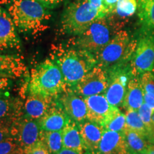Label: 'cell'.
<instances>
[{
  "label": "cell",
  "instance_id": "6da1fadb",
  "mask_svg": "<svg viewBox=\"0 0 154 154\" xmlns=\"http://www.w3.org/2000/svg\"><path fill=\"white\" fill-rule=\"evenodd\" d=\"M52 60L60 68L66 86L72 88L97 65L93 54L73 47H56Z\"/></svg>",
  "mask_w": 154,
  "mask_h": 154
},
{
  "label": "cell",
  "instance_id": "7a4b0ae2",
  "mask_svg": "<svg viewBox=\"0 0 154 154\" xmlns=\"http://www.w3.org/2000/svg\"><path fill=\"white\" fill-rule=\"evenodd\" d=\"M66 87L61 69L52 59H47L32 70L29 94L57 98L66 91Z\"/></svg>",
  "mask_w": 154,
  "mask_h": 154
},
{
  "label": "cell",
  "instance_id": "3957f363",
  "mask_svg": "<svg viewBox=\"0 0 154 154\" xmlns=\"http://www.w3.org/2000/svg\"><path fill=\"white\" fill-rule=\"evenodd\" d=\"M106 17L88 1H76L63 11L61 20V29L64 33L79 35L96 19Z\"/></svg>",
  "mask_w": 154,
  "mask_h": 154
},
{
  "label": "cell",
  "instance_id": "277c9868",
  "mask_svg": "<svg viewBox=\"0 0 154 154\" xmlns=\"http://www.w3.org/2000/svg\"><path fill=\"white\" fill-rule=\"evenodd\" d=\"M8 12L16 27L24 32L38 31L49 17L46 7L36 0H12Z\"/></svg>",
  "mask_w": 154,
  "mask_h": 154
},
{
  "label": "cell",
  "instance_id": "5b68a950",
  "mask_svg": "<svg viewBox=\"0 0 154 154\" xmlns=\"http://www.w3.org/2000/svg\"><path fill=\"white\" fill-rule=\"evenodd\" d=\"M137 42H131L129 34L125 30L115 34L105 47L96 54L97 64L106 69L131 60Z\"/></svg>",
  "mask_w": 154,
  "mask_h": 154
},
{
  "label": "cell",
  "instance_id": "8992f818",
  "mask_svg": "<svg viewBox=\"0 0 154 154\" xmlns=\"http://www.w3.org/2000/svg\"><path fill=\"white\" fill-rule=\"evenodd\" d=\"M106 17L96 19L84 32L77 35L73 47L85 50L94 55L99 52L115 35Z\"/></svg>",
  "mask_w": 154,
  "mask_h": 154
},
{
  "label": "cell",
  "instance_id": "52a82bcc",
  "mask_svg": "<svg viewBox=\"0 0 154 154\" xmlns=\"http://www.w3.org/2000/svg\"><path fill=\"white\" fill-rule=\"evenodd\" d=\"M106 70L109 84L104 95L111 105L118 107L123 104L127 86L133 76L130 63H122Z\"/></svg>",
  "mask_w": 154,
  "mask_h": 154
},
{
  "label": "cell",
  "instance_id": "ba28073f",
  "mask_svg": "<svg viewBox=\"0 0 154 154\" xmlns=\"http://www.w3.org/2000/svg\"><path fill=\"white\" fill-rule=\"evenodd\" d=\"M154 66V34L146 33L140 36L130 61L134 76H140L153 71Z\"/></svg>",
  "mask_w": 154,
  "mask_h": 154
},
{
  "label": "cell",
  "instance_id": "9c48e42d",
  "mask_svg": "<svg viewBox=\"0 0 154 154\" xmlns=\"http://www.w3.org/2000/svg\"><path fill=\"white\" fill-rule=\"evenodd\" d=\"M109 84L107 70L96 65L71 89L82 97L105 93Z\"/></svg>",
  "mask_w": 154,
  "mask_h": 154
},
{
  "label": "cell",
  "instance_id": "30bf717a",
  "mask_svg": "<svg viewBox=\"0 0 154 154\" xmlns=\"http://www.w3.org/2000/svg\"><path fill=\"white\" fill-rule=\"evenodd\" d=\"M87 106V120L104 125L119 111V108L108 101L104 94H97L84 98Z\"/></svg>",
  "mask_w": 154,
  "mask_h": 154
},
{
  "label": "cell",
  "instance_id": "8fae6325",
  "mask_svg": "<svg viewBox=\"0 0 154 154\" xmlns=\"http://www.w3.org/2000/svg\"><path fill=\"white\" fill-rule=\"evenodd\" d=\"M11 134L22 149L29 147L40 140V128L38 122L29 117L20 119L12 126Z\"/></svg>",
  "mask_w": 154,
  "mask_h": 154
},
{
  "label": "cell",
  "instance_id": "7c38bea8",
  "mask_svg": "<svg viewBox=\"0 0 154 154\" xmlns=\"http://www.w3.org/2000/svg\"><path fill=\"white\" fill-rule=\"evenodd\" d=\"M57 98L58 103L72 121L80 123L87 119V106L82 96L69 89Z\"/></svg>",
  "mask_w": 154,
  "mask_h": 154
},
{
  "label": "cell",
  "instance_id": "4fadbf2b",
  "mask_svg": "<svg viewBox=\"0 0 154 154\" xmlns=\"http://www.w3.org/2000/svg\"><path fill=\"white\" fill-rule=\"evenodd\" d=\"M20 47L16 26L9 13L0 6V51L19 49Z\"/></svg>",
  "mask_w": 154,
  "mask_h": 154
},
{
  "label": "cell",
  "instance_id": "5bb4252c",
  "mask_svg": "<svg viewBox=\"0 0 154 154\" xmlns=\"http://www.w3.org/2000/svg\"><path fill=\"white\" fill-rule=\"evenodd\" d=\"M71 120L58 101H54L47 112L38 119V122L42 131H61Z\"/></svg>",
  "mask_w": 154,
  "mask_h": 154
},
{
  "label": "cell",
  "instance_id": "9a60e30c",
  "mask_svg": "<svg viewBox=\"0 0 154 154\" xmlns=\"http://www.w3.org/2000/svg\"><path fill=\"white\" fill-rule=\"evenodd\" d=\"M77 124L86 149L91 154H96L105 128L101 124L87 119Z\"/></svg>",
  "mask_w": 154,
  "mask_h": 154
},
{
  "label": "cell",
  "instance_id": "2e32d148",
  "mask_svg": "<svg viewBox=\"0 0 154 154\" xmlns=\"http://www.w3.org/2000/svg\"><path fill=\"white\" fill-rule=\"evenodd\" d=\"M128 152L129 151L123 133L104 130L96 154L126 153Z\"/></svg>",
  "mask_w": 154,
  "mask_h": 154
},
{
  "label": "cell",
  "instance_id": "e0dca14e",
  "mask_svg": "<svg viewBox=\"0 0 154 154\" xmlns=\"http://www.w3.org/2000/svg\"><path fill=\"white\" fill-rule=\"evenodd\" d=\"M21 104L17 99L0 96V126L11 129L20 119Z\"/></svg>",
  "mask_w": 154,
  "mask_h": 154
},
{
  "label": "cell",
  "instance_id": "ac0fdd59",
  "mask_svg": "<svg viewBox=\"0 0 154 154\" xmlns=\"http://www.w3.org/2000/svg\"><path fill=\"white\" fill-rule=\"evenodd\" d=\"M53 97L42 94H29L24 103V111L26 116L34 120H38L47 112L54 103Z\"/></svg>",
  "mask_w": 154,
  "mask_h": 154
},
{
  "label": "cell",
  "instance_id": "d6986e66",
  "mask_svg": "<svg viewBox=\"0 0 154 154\" xmlns=\"http://www.w3.org/2000/svg\"><path fill=\"white\" fill-rule=\"evenodd\" d=\"M143 103L144 91L140 76H133L127 86L122 106L126 111H138Z\"/></svg>",
  "mask_w": 154,
  "mask_h": 154
},
{
  "label": "cell",
  "instance_id": "ffe728a7",
  "mask_svg": "<svg viewBox=\"0 0 154 154\" xmlns=\"http://www.w3.org/2000/svg\"><path fill=\"white\" fill-rule=\"evenodd\" d=\"M63 148L73 150L82 154L89 153L86 149L76 122L71 120L62 130Z\"/></svg>",
  "mask_w": 154,
  "mask_h": 154
},
{
  "label": "cell",
  "instance_id": "44dd1931",
  "mask_svg": "<svg viewBox=\"0 0 154 154\" xmlns=\"http://www.w3.org/2000/svg\"><path fill=\"white\" fill-rule=\"evenodd\" d=\"M26 66L20 57L0 54V72L10 75L13 79L22 76Z\"/></svg>",
  "mask_w": 154,
  "mask_h": 154
},
{
  "label": "cell",
  "instance_id": "7402d4cb",
  "mask_svg": "<svg viewBox=\"0 0 154 154\" xmlns=\"http://www.w3.org/2000/svg\"><path fill=\"white\" fill-rule=\"evenodd\" d=\"M123 134L126 140L128 151L131 154L146 152L148 146L150 145L149 142L146 140V138L143 137L137 132L126 128L123 131Z\"/></svg>",
  "mask_w": 154,
  "mask_h": 154
},
{
  "label": "cell",
  "instance_id": "603a6c76",
  "mask_svg": "<svg viewBox=\"0 0 154 154\" xmlns=\"http://www.w3.org/2000/svg\"><path fill=\"white\" fill-rule=\"evenodd\" d=\"M137 9L142 25L148 30L154 29V0H138Z\"/></svg>",
  "mask_w": 154,
  "mask_h": 154
},
{
  "label": "cell",
  "instance_id": "cb8c5ba5",
  "mask_svg": "<svg viewBox=\"0 0 154 154\" xmlns=\"http://www.w3.org/2000/svg\"><path fill=\"white\" fill-rule=\"evenodd\" d=\"M40 140L47 146L51 154H57L63 149L62 131H44L41 130Z\"/></svg>",
  "mask_w": 154,
  "mask_h": 154
},
{
  "label": "cell",
  "instance_id": "d4e9b609",
  "mask_svg": "<svg viewBox=\"0 0 154 154\" xmlns=\"http://www.w3.org/2000/svg\"><path fill=\"white\" fill-rule=\"evenodd\" d=\"M125 115L127 128L137 132L144 138H149V133L138 111H126Z\"/></svg>",
  "mask_w": 154,
  "mask_h": 154
},
{
  "label": "cell",
  "instance_id": "484cf974",
  "mask_svg": "<svg viewBox=\"0 0 154 154\" xmlns=\"http://www.w3.org/2000/svg\"><path fill=\"white\" fill-rule=\"evenodd\" d=\"M138 9L136 0H119L116 7L115 12L123 18L131 17Z\"/></svg>",
  "mask_w": 154,
  "mask_h": 154
},
{
  "label": "cell",
  "instance_id": "4316f807",
  "mask_svg": "<svg viewBox=\"0 0 154 154\" xmlns=\"http://www.w3.org/2000/svg\"><path fill=\"white\" fill-rule=\"evenodd\" d=\"M103 128L106 130L123 133V131L126 128V115L121 112V111L119 110L104 125Z\"/></svg>",
  "mask_w": 154,
  "mask_h": 154
},
{
  "label": "cell",
  "instance_id": "83f0119b",
  "mask_svg": "<svg viewBox=\"0 0 154 154\" xmlns=\"http://www.w3.org/2000/svg\"><path fill=\"white\" fill-rule=\"evenodd\" d=\"M138 111L149 133V138L151 136H153L154 137V126L152 124L151 119L152 109L146 103H143Z\"/></svg>",
  "mask_w": 154,
  "mask_h": 154
},
{
  "label": "cell",
  "instance_id": "f1b7e54d",
  "mask_svg": "<svg viewBox=\"0 0 154 154\" xmlns=\"http://www.w3.org/2000/svg\"><path fill=\"white\" fill-rule=\"evenodd\" d=\"M22 149L14 138L0 141V154H22Z\"/></svg>",
  "mask_w": 154,
  "mask_h": 154
},
{
  "label": "cell",
  "instance_id": "f546056e",
  "mask_svg": "<svg viewBox=\"0 0 154 154\" xmlns=\"http://www.w3.org/2000/svg\"><path fill=\"white\" fill-rule=\"evenodd\" d=\"M144 94L154 97V74L151 72L144 73L140 76Z\"/></svg>",
  "mask_w": 154,
  "mask_h": 154
},
{
  "label": "cell",
  "instance_id": "4dcf8cb0",
  "mask_svg": "<svg viewBox=\"0 0 154 154\" xmlns=\"http://www.w3.org/2000/svg\"><path fill=\"white\" fill-rule=\"evenodd\" d=\"M22 154H51L42 140H38L34 145L22 149Z\"/></svg>",
  "mask_w": 154,
  "mask_h": 154
},
{
  "label": "cell",
  "instance_id": "1f68e13d",
  "mask_svg": "<svg viewBox=\"0 0 154 154\" xmlns=\"http://www.w3.org/2000/svg\"><path fill=\"white\" fill-rule=\"evenodd\" d=\"M118 1L119 0H103L102 9H103V12L106 15L114 13Z\"/></svg>",
  "mask_w": 154,
  "mask_h": 154
},
{
  "label": "cell",
  "instance_id": "d6a6232c",
  "mask_svg": "<svg viewBox=\"0 0 154 154\" xmlns=\"http://www.w3.org/2000/svg\"><path fill=\"white\" fill-rule=\"evenodd\" d=\"M11 79H13L10 75L0 72V91L9 88L11 84Z\"/></svg>",
  "mask_w": 154,
  "mask_h": 154
},
{
  "label": "cell",
  "instance_id": "836d02e7",
  "mask_svg": "<svg viewBox=\"0 0 154 154\" xmlns=\"http://www.w3.org/2000/svg\"><path fill=\"white\" fill-rule=\"evenodd\" d=\"M14 138L11 134V129L7 127L0 126V141Z\"/></svg>",
  "mask_w": 154,
  "mask_h": 154
},
{
  "label": "cell",
  "instance_id": "e575fe53",
  "mask_svg": "<svg viewBox=\"0 0 154 154\" xmlns=\"http://www.w3.org/2000/svg\"><path fill=\"white\" fill-rule=\"evenodd\" d=\"M46 7H53L61 3L63 0H36Z\"/></svg>",
  "mask_w": 154,
  "mask_h": 154
},
{
  "label": "cell",
  "instance_id": "d590c367",
  "mask_svg": "<svg viewBox=\"0 0 154 154\" xmlns=\"http://www.w3.org/2000/svg\"><path fill=\"white\" fill-rule=\"evenodd\" d=\"M144 103H146L151 109H154V97L144 94Z\"/></svg>",
  "mask_w": 154,
  "mask_h": 154
},
{
  "label": "cell",
  "instance_id": "8d00e7d4",
  "mask_svg": "<svg viewBox=\"0 0 154 154\" xmlns=\"http://www.w3.org/2000/svg\"><path fill=\"white\" fill-rule=\"evenodd\" d=\"M102 1H103V0H88V2H89L91 3L92 5L94 6V7H96V8L100 9V10H101L102 12L103 13V14H105V13L103 12V9H102Z\"/></svg>",
  "mask_w": 154,
  "mask_h": 154
},
{
  "label": "cell",
  "instance_id": "74e56055",
  "mask_svg": "<svg viewBox=\"0 0 154 154\" xmlns=\"http://www.w3.org/2000/svg\"><path fill=\"white\" fill-rule=\"evenodd\" d=\"M57 154H82V153H78V152L73 151V150L63 148V149H61V151ZM86 154H91V153H86Z\"/></svg>",
  "mask_w": 154,
  "mask_h": 154
},
{
  "label": "cell",
  "instance_id": "f35d334b",
  "mask_svg": "<svg viewBox=\"0 0 154 154\" xmlns=\"http://www.w3.org/2000/svg\"><path fill=\"white\" fill-rule=\"evenodd\" d=\"M148 154H154V144H150L146 151Z\"/></svg>",
  "mask_w": 154,
  "mask_h": 154
},
{
  "label": "cell",
  "instance_id": "ab89813d",
  "mask_svg": "<svg viewBox=\"0 0 154 154\" xmlns=\"http://www.w3.org/2000/svg\"><path fill=\"white\" fill-rule=\"evenodd\" d=\"M151 122L154 126V109H152L151 111Z\"/></svg>",
  "mask_w": 154,
  "mask_h": 154
},
{
  "label": "cell",
  "instance_id": "60d3db41",
  "mask_svg": "<svg viewBox=\"0 0 154 154\" xmlns=\"http://www.w3.org/2000/svg\"><path fill=\"white\" fill-rule=\"evenodd\" d=\"M109 154H131L130 153V152H128V153H109Z\"/></svg>",
  "mask_w": 154,
  "mask_h": 154
},
{
  "label": "cell",
  "instance_id": "b9f144b4",
  "mask_svg": "<svg viewBox=\"0 0 154 154\" xmlns=\"http://www.w3.org/2000/svg\"><path fill=\"white\" fill-rule=\"evenodd\" d=\"M6 0H0V2L1 3H5Z\"/></svg>",
  "mask_w": 154,
  "mask_h": 154
},
{
  "label": "cell",
  "instance_id": "7bdbcfd3",
  "mask_svg": "<svg viewBox=\"0 0 154 154\" xmlns=\"http://www.w3.org/2000/svg\"><path fill=\"white\" fill-rule=\"evenodd\" d=\"M137 154H148L146 152H143V153H137Z\"/></svg>",
  "mask_w": 154,
  "mask_h": 154
},
{
  "label": "cell",
  "instance_id": "ee69618b",
  "mask_svg": "<svg viewBox=\"0 0 154 154\" xmlns=\"http://www.w3.org/2000/svg\"><path fill=\"white\" fill-rule=\"evenodd\" d=\"M75 1H88V0H75Z\"/></svg>",
  "mask_w": 154,
  "mask_h": 154
},
{
  "label": "cell",
  "instance_id": "f6af8a7d",
  "mask_svg": "<svg viewBox=\"0 0 154 154\" xmlns=\"http://www.w3.org/2000/svg\"><path fill=\"white\" fill-rule=\"evenodd\" d=\"M152 73L154 74V66H153V71H152Z\"/></svg>",
  "mask_w": 154,
  "mask_h": 154
},
{
  "label": "cell",
  "instance_id": "bcb514c9",
  "mask_svg": "<svg viewBox=\"0 0 154 154\" xmlns=\"http://www.w3.org/2000/svg\"><path fill=\"white\" fill-rule=\"evenodd\" d=\"M2 92L0 91V96H2Z\"/></svg>",
  "mask_w": 154,
  "mask_h": 154
}]
</instances>
